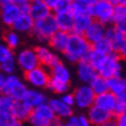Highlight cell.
Masks as SVG:
<instances>
[{"label":"cell","instance_id":"cell-36","mask_svg":"<svg viewBox=\"0 0 126 126\" xmlns=\"http://www.w3.org/2000/svg\"><path fill=\"white\" fill-rule=\"evenodd\" d=\"M71 6H72V1L71 0H59L56 6L52 9L53 14H58V13H65V12L71 11Z\"/></svg>","mask_w":126,"mask_h":126},{"label":"cell","instance_id":"cell-23","mask_svg":"<svg viewBox=\"0 0 126 126\" xmlns=\"http://www.w3.org/2000/svg\"><path fill=\"white\" fill-rule=\"evenodd\" d=\"M116 101H117V96L108 90V92H105V93H102V94L96 95L94 104L99 108H102V109H104V110L110 111L111 112L112 108H113V105H115V103H116Z\"/></svg>","mask_w":126,"mask_h":126},{"label":"cell","instance_id":"cell-7","mask_svg":"<svg viewBox=\"0 0 126 126\" xmlns=\"http://www.w3.org/2000/svg\"><path fill=\"white\" fill-rule=\"evenodd\" d=\"M73 95H74V107L81 111H87L92 107L96 96L92 87L87 83H80L73 90Z\"/></svg>","mask_w":126,"mask_h":126},{"label":"cell","instance_id":"cell-3","mask_svg":"<svg viewBox=\"0 0 126 126\" xmlns=\"http://www.w3.org/2000/svg\"><path fill=\"white\" fill-rule=\"evenodd\" d=\"M27 83L21 80L20 77L13 73V74L5 75V80L2 87L0 89V94L11 96L14 101H22L27 93Z\"/></svg>","mask_w":126,"mask_h":126},{"label":"cell","instance_id":"cell-6","mask_svg":"<svg viewBox=\"0 0 126 126\" xmlns=\"http://www.w3.org/2000/svg\"><path fill=\"white\" fill-rule=\"evenodd\" d=\"M54 120H57V117L47 104V102L32 108L27 119L30 126H49Z\"/></svg>","mask_w":126,"mask_h":126},{"label":"cell","instance_id":"cell-28","mask_svg":"<svg viewBox=\"0 0 126 126\" xmlns=\"http://www.w3.org/2000/svg\"><path fill=\"white\" fill-rule=\"evenodd\" d=\"M126 86V77H112L108 79V88L109 92L115 94L116 96L122 92Z\"/></svg>","mask_w":126,"mask_h":126},{"label":"cell","instance_id":"cell-29","mask_svg":"<svg viewBox=\"0 0 126 126\" xmlns=\"http://www.w3.org/2000/svg\"><path fill=\"white\" fill-rule=\"evenodd\" d=\"M2 39H4V43L7 46H9L11 49L16 50L21 44V37H20V34L15 30H7L2 36Z\"/></svg>","mask_w":126,"mask_h":126},{"label":"cell","instance_id":"cell-56","mask_svg":"<svg viewBox=\"0 0 126 126\" xmlns=\"http://www.w3.org/2000/svg\"><path fill=\"white\" fill-rule=\"evenodd\" d=\"M71 1H74V0H71Z\"/></svg>","mask_w":126,"mask_h":126},{"label":"cell","instance_id":"cell-41","mask_svg":"<svg viewBox=\"0 0 126 126\" xmlns=\"http://www.w3.org/2000/svg\"><path fill=\"white\" fill-rule=\"evenodd\" d=\"M63 126H80V123H79V119H78V116H75L73 113L71 117H68L67 119L63 120Z\"/></svg>","mask_w":126,"mask_h":126},{"label":"cell","instance_id":"cell-40","mask_svg":"<svg viewBox=\"0 0 126 126\" xmlns=\"http://www.w3.org/2000/svg\"><path fill=\"white\" fill-rule=\"evenodd\" d=\"M112 26H113L120 34L126 36V17L119 20V21H117V22H115V23H112Z\"/></svg>","mask_w":126,"mask_h":126},{"label":"cell","instance_id":"cell-43","mask_svg":"<svg viewBox=\"0 0 126 126\" xmlns=\"http://www.w3.org/2000/svg\"><path fill=\"white\" fill-rule=\"evenodd\" d=\"M78 119H79V123H80V126H93L89 122V119L87 118V116L84 113H81V115L78 116Z\"/></svg>","mask_w":126,"mask_h":126},{"label":"cell","instance_id":"cell-54","mask_svg":"<svg viewBox=\"0 0 126 126\" xmlns=\"http://www.w3.org/2000/svg\"><path fill=\"white\" fill-rule=\"evenodd\" d=\"M8 1H11V0H0V5L6 4V2H8Z\"/></svg>","mask_w":126,"mask_h":126},{"label":"cell","instance_id":"cell-17","mask_svg":"<svg viewBox=\"0 0 126 126\" xmlns=\"http://www.w3.org/2000/svg\"><path fill=\"white\" fill-rule=\"evenodd\" d=\"M50 69V77L56 80L63 81V82H67L71 83L72 82V71L68 67V65L65 61L60 60L54 66H52Z\"/></svg>","mask_w":126,"mask_h":126},{"label":"cell","instance_id":"cell-5","mask_svg":"<svg viewBox=\"0 0 126 126\" xmlns=\"http://www.w3.org/2000/svg\"><path fill=\"white\" fill-rule=\"evenodd\" d=\"M24 82L28 87L36 88V89H43L45 90L47 88L50 77V69L43 65L36 66L35 68L24 72Z\"/></svg>","mask_w":126,"mask_h":126},{"label":"cell","instance_id":"cell-49","mask_svg":"<svg viewBox=\"0 0 126 126\" xmlns=\"http://www.w3.org/2000/svg\"><path fill=\"white\" fill-rule=\"evenodd\" d=\"M78 1H80V2H83V4L88 5V6H92V5L95 2L96 0H78Z\"/></svg>","mask_w":126,"mask_h":126},{"label":"cell","instance_id":"cell-22","mask_svg":"<svg viewBox=\"0 0 126 126\" xmlns=\"http://www.w3.org/2000/svg\"><path fill=\"white\" fill-rule=\"evenodd\" d=\"M105 37L110 39L111 44H112V49L115 52H117L122 45L126 42V36L120 34L117 29H116L112 24L107 26V30H105Z\"/></svg>","mask_w":126,"mask_h":126},{"label":"cell","instance_id":"cell-48","mask_svg":"<svg viewBox=\"0 0 126 126\" xmlns=\"http://www.w3.org/2000/svg\"><path fill=\"white\" fill-rule=\"evenodd\" d=\"M11 1H13L14 4H16V5H23V4H28L30 0H11Z\"/></svg>","mask_w":126,"mask_h":126},{"label":"cell","instance_id":"cell-32","mask_svg":"<svg viewBox=\"0 0 126 126\" xmlns=\"http://www.w3.org/2000/svg\"><path fill=\"white\" fill-rule=\"evenodd\" d=\"M17 119L9 110H0V126H14Z\"/></svg>","mask_w":126,"mask_h":126},{"label":"cell","instance_id":"cell-47","mask_svg":"<svg viewBox=\"0 0 126 126\" xmlns=\"http://www.w3.org/2000/svg\"><path fill=\"white\" fill-rule=\"evenodd\" d=\"M99 126H117V124H116L115 119L111 118L110 120H108V122H105L104 124H102V125H99Z\"/></svg>","mask_w":126,"mask_h":126},{"label":"cell","instance_id":"cell-13","mask_svg":"<svg viewBox=\"0 0 126 126\" xmlns=\"http://www.w3.org/2000/svg\"><path fill=\"white\" fill-rule=\"evenodd\" d=\"M47 104L50 105V108L52 109L53 113L56 115L58 120H65L68 117L74 113L73 111V108L67 105L66 103H64L61 98L58 96V97H51V98L47 99Z\"/></svg>","mask_w":126,"mask_h":126},{"label":"cell","instance_id":"cell-20","mask_svg":"<svg viewBox=\"0 0 126 126\" xmlns=\"http://www.w3.org/2000/svg\"><path fill=\"white\" fill-rule=\"evenodd\" d=\"M52 12L43 0H30L29 1V14L34 20H38L45 17Z\"/></svg>","mask_w":126,"mask_h":126},{"label":"cell","instance_id":"cell-31","mask_svg":"<svg viewBox=\"0 0 126 126\" xmlns=\"http://www.w3.org/2000/svg\"><path fill=\"white\" fill-rule=\"evenodd\" d=\"M93 49L97 50L99 52H102L104 54H109L111 52H113V49H112V44H111L110 39L107 38V37H103L102 39L97 41L96 43H94L92 45Z\"/></svg>","mask_w":126,"mask_h":126},{"label":"cell","instance_id":"cell-50","mask_svg":"<svg viewBox=\"0 0 126 126\" xmlns=\"http://www.w3.org/2000/svg\"><path fill=\"white\" fill-rule=\"evenodd\" d=\"M49 126H63V123H61V120H54L53 123H51Z\"/></svg>","mask_w":126,"mask_h":126},{"label":"cell","instance_id":"cell-14","mask_svg":"<svg viewBox=\"0 0 126 126\" xmlns=\"http://www.w3.org/2000/svg\"><path fill=\"white\" fill-rule=\"evenodd\" d=\"M86 116H87V118L89 119V122L93 126H99L108 120H110L111 118H113V116L110 111L104 110V109L97 107L95 104H93L92 107L86 111Z\"/></svg>","mask_w":126,"mask_h":126},{"label":"cell","instance_id":"cell-39","mask_svg":"<svg viewBox=\"0 0 126 126\" xmlns=\"http://www.w3.org/2000/svg\"><path fill=\"white\" fill-rule=\"evenodd\" d=\"M61 98V101L64 102V103H66L67 105H69V107L74 108V95H73V92H66L64 93L63 95L59 96Z\"/></svg>","mask_w":126,"mask_h":126},{"label":"cell","instance_id":"cell-46","mask_svg":"<svg viewBox=\"0 0 126 126\" xmlns=\"http://www.w3.org/2000/svg\"><path fill=\"white\" fill-rule=\"evenodd\" d=\"M117 99H119V101H123V102H125V103H126V86H125V88L123 89L122 92H120L118 95H117Z\"/></svg>","mask_w":126,"mask_h":126},{"label":"cell","instance_id":"cell-15","mask_svg":"<svg viewBox=\"0 0 126 126\" xmlns=\"http://www.w3.org/2000/svg\"><path fill=\"white\" fill-rule=\"evenodd\" d=\"M105 30H107V26L105 24L98 22L96 20H93V22L89 24V27L84 30L83 36L84 38L93 45L97 41L105 37Z\"/></svg>","mask_w":126,"mask_h":126},{"label":"cell","instance_id":"cell-9","mask_svg":"<svg viewBox=\"0 0 126 126\" xmlns=\"http://www.w3.org/2000/svg\"><path fill=\"white\" fill-rule=\"evenodd\" d=\"M15 61L17 67L23 73L30 71L39 65V61L37 59L34 47H23L15 53Z\"/></svg>","mask_w":126,"mask_h":126},{"label":"cell","instance_id":"cell-45","mask_svg":"<svg viewBox=\"0 0 126 126\" xmlns=\"http://www.w3.org/2000/svg\"><path fill=\"white\" fill-rule=\"evenodd\" d=\"M44 1V4L47 6V7L51 9V12H52V9H53V7L56 6V4H57L59 0H43Z\"/></svg>","mask_w":126,"mask_h":126},{"label":"cell","instance_id":"cell-4","mask_svg":"<svg viewBox=\"0 0 126 126\" xmlns=\"http://www.w3.org/2000/svg\"><path fill=\"white\" fill-rule=\"evenodd\" d=\"M124 72H125V61L119 57L117 52L113 51L107 54L105 61L97 71V74L105 79H110L112 77H123Z\"/></svg>","mask_w":126,"mask_h":126},{"label":"cell","instance_id":"cell-10","mask_svg":"<svg viewBox=\"0 0 126 126\" xmlns=\"http://www.w3.org/2000/svg\"><path fill=\"white\" fill-rule=\"evenodd\" d=\"M34 49L36 56H37V59L39 61V65L45 66L47 68H51L52 66H54L57 63L61 60L60 54L53 51L49 45H45V43H39Z\"/></svg>","mask_w":126,"mask_h":126},{"label":"cell","instance_id":"cell-21","mask_svg":"<svg viewBox=\"0 0 126 126\" xmlns=\"http://www.w3.org/2000/svg\"><path fill=\"white\" fill-rule=\"evenodd\" d=\"M54 20L57 23V28L59 30L66 31V32H72L73 22H74V15L72 12H65V13H58L53 14Z\"/></svg>","mask_w":126,"mask_h":126},{"label":"cell","instance_id":"cell-27","mask_svg":"<svg viewBox=\"0 0 126 126\" xmlns=\"http://www.w3.org/2000/svg\"><path fill=\"white\" fill-rule=\"evenodd\" d=\"M51 93H53L54 95L60 96L63 95L64 93L69 92L71 90V83H67V82H63V81L56 80V79H50L49 84H47V88Z\"/></svg>","mask_w":126,"mask_h":126},{"label":"cell","instance_id":"cell-19","mask_svg":"<svg viewBox=\"0 0 126 126\" xmlns=\"http://www.w3.org/2000/svg\"><path fill=\"white\" fill-rule=\"evenodd\" d=\"M34 21L29 13H21L11 28L19 34H30L34 27Z\"/></svg>","mask_w":126,"mask_h":126},{"label":"cell","instance_id":"cell-42","mask_svg":"<svg viewBox=\"0 0 126 126\" xmlns=\"http://www.w3.org/2000/svg\"><path fill=\"white\" fill-rule=\"evenodd\" d=\"M113 119H115L117 126H126V112L117 116V117H113Z\"/></svg>","mask_w":126,"mask_h":126},{"label":"cell","instance_id":"cell-24","mask_svg":"<svg viewBox=\"0 0 126 126\" xmlns=\"http://www.w3.org/2000/svg\"><path fill=\"white\" fill-rule=\"evenodd\" d=\"M11 111L12 113L14 115V117L17 119V122L24 123L27 122L28 117L30 115L31 108L28 107L23 101H14V104H13Z\"/></svg>","mask_w":126,"mask_h":126},{"label":"cell","instance_id":"cell-16","mask_svg":"<svg viewBox=\"0 0 126 126\" xmlns=\"http://www.w3.org/2000/svg\"><path fill=\"white\" fill-rule=\"evenodd\" d=\"M47 99H49V97L44 93L43 89H36V88L28 87L27 93H26L22 101L27 104L28 107H30L32 109V108L38 107L43 103H46Z\"/></svg>","mask_w":126,"mask_h":126},{"label":"cell","instance_id":"cell-1","mask_svg":"<svg viewBox=\"0 0 126 126\" xmlns=\"http://www.w3.org/2000/svg\"><path fill=\"white\" fill-rule=\"evenodd\" d=\"M90 49H92V44L84 38L83 35L69 32L67 45L61 54L66 63L75 65L78 61L87 58Z\"/></svg>","mask_w":126,"mask_h":126},{"label":"cell","instance_id":"cell-30","mask_svg":"<svg viewBox=\"0 0 126 126\" xmlns=\"http://www.w3.org/2000/svg\"><path fill=\"white\" fill-rule=\"evenodd\" d=\"M89 86L92 87L93 92L95 93V95H98V94H102V93H105L109 90V88H108V79L101 77L98 74L93 79L92 82L89 83Z\"/></svg>","mask_w":126,"mask_h":126},{"label":"cell","instance_id":"cell-37","mask_svg":"<svg viewBox=\"0 0 126 126\" xmlns=\"http://www.w3.org/2000/svg\"><path fill=\"white\" fill-rule=\"evenodd\" d=\"M13 104H14V99L12 98L11 96L1 94V98H0V110H9L11 111Z\"/></svg>","mask_w":126,"mask_h":126},{"label":"cell","instance_id":"cell-35","mask_svg":"<svg viewBox=\"0 0 126 126\" xmlns=\"http://www.w3.org/2000/svg\"><path fill=\"white\" fill-rule=\"evenodd\" d=\"M16 68H17V65H16L15 58H14V59H11V60L4 61V63H0V72L4 73L5 75L15 73Z\"/></svg>","mask_w":126,"mask_h":126},{"label":"cell","instance_id":"cell-33","mask_svg":"<svg viewBox=\"0 0 126 126\" xmlns=\"http://www.w3.org/2000/svg\"><path fill=\"white\" fill-rule=\"evenodd\" d=\"M71 12L73 15H80V14H90V6L80 2L78 0L72 1V6H71Z\"/></svg>","mask_w":126,"mask_h":126},{"label":"cell","instance_id":"cell-8","mask_svg":"<svg viewBox=\"0 0 126 126\" xmlns=\"http://www.w3.org/2000/svg\"><path fill=\"white\" fill-rule=\"evenodd\" d=\"M113 7L115 6L110 4L108 0H96L90 6V15L94 20L103 23L105 26H109L112 22Z\"/></svg>","mask_w":126,"mask_h":126},{"label":"cell","instance_id":"cell-11","mask_svg":"<svg viewBox=\"0 0 126 126\" xmlns=\"http://www.w3.org/2000/svg\"><path fill=\"white\" fill-rule=\"evenodd\" d=\"M21 14L19 5L13 1H8L6 4L0 5V21L6 27H12L15 20Z\"/></svg>","mask_w":126,"mask_h":126},{"label":"cell","instance_id":"cell-55","mask_svg":"<svg viewBox=\"0 0 126 126\" xmlns=\"http://www.w3.org/2000/svg\"><path fill=\"white\" fill-rule=\"evenodd\" d=\"M0 98H1V94H0Z\"/></svg>","mask_w":126,"mask_h":126},{"label":"cell","instance_id":"cell-51","mask_svg":"<svg viewBox=\"0 0 126 126\" xmlns=\"http://www.w3.org/2000/svg\"><path fill=\"white\" fill-rule=\"evenodd\" d=\"M4 80H5V74H4V73H1V72H0V89H1V87H2Z\"/></svg>","mask_w":126,"mask_h":126},{"label":"cell","instance_id":"cell-52","mask_svg":"<svg viewBox=\"0 0 126 126\" xmlns=\"http://www.w3.org/2000/svg\"><path fill=\"white\" fill-rule=\"evenodd\" d=\"M108 1H109L110 4H112L113 6H115V5H118V2H119V0H108Z\"/></svg>","mask_w":126,"mask_h":126},{"label":"cell","instance_id":"cell-2","mask_svg":"<svg viewBox=\"0 0 126 126\" xmlns=\"http://www.w3.org/2000/svg\"><path fill=\"white\" fill-rule=\"evenodd\" d=\"M57 23L54 20L53 13L49 14L45 17L35 20L34 27L30 34L37 39L39 43H46L47 39L54 34V31H57Z\"/></svg>","mask_w":126,"mask_h":126},{"label":"cell","instance_id":"cell-44","mask_svg":"<svg viewBox=\"0 0 126 126\" xmlns=\"http://www.w3.org/2000/svg\"><path fill=\"white\" fill-rule=\"evenodd\" d=\"M117 53H118L119 57L122 58L123 60L126 63V42L124 43V44L122 45V47H120V49L117 51Z\"/></svg>","mask_w":126,"mask_h":126},{"label":"cell","instance_id":"cell-18","mask_svg":"<svg viewBox=\"0 0 126 126\" xmlns=\"http://www.w3.org/2000/svg\"><path fill=\"white\" fill-rule=\"evenodd\" d=\"M68 37H69V32H66V31L59 30L54 31V34L47 39L46 44L51 47V49L56 51L57 53L61 54L64 52L66 45H67V42H68Z\"/></svg>","mask_w":126,"mask_h":126},{"label":"cell","instance_id":"cell-38","mask_svg":"<svg viewBox=\"0 0 126 126\" xmlns=\"http://www.w3.org/2000/svg\"><path fill=\"white\" fill-rule=\"evenodd\" d=\"M124 112H126V103L123 102V101L117 99L115 105H113V108H112V110H111V113H112L113 117H117V116L122 115Z\"/></svg>","mask_w":126,"mask_h":126},{"label":"cell","instance_id":"cell-34","mask_svg":"<svg viewBox=\"0 0 126 126\" xmlns=\"http://www.w3.org/2000/svg\"><path fill=\"white\" fill-rule=\"evenodd\" d=\"M15 58V50L11 49L5 43H0V63Z\"/></svg>","mask_w":126,"mask_h":126},{"label":"cell","instance_id":"cell-12","mask_svg":"<svg viewBox=\"0 0 126 126\" xmlns=\"http://www.w3.org/2000/svg\"><path fill=\"white\" fill-rule=\"evenodd\" d=\"M75 75L80 83L89 84L93 79L97 75V71L86 59H83L75 64Z\"/></svg>","mask_w":126,"mask_h":126},{"label":"cell","instance_id":"cell-25","mask_svg":"<svg viewBox=\"0 0 126 126\" xmlns=\"http://www.w3.org/2000/svg\"><path fill=\"white\" fill-rule=\"evenodd\" d=\"M93 16L90 14H80L74 15V22H73L72 32L74 34L83 35L84 30L89 27V24L93 22Z\"/></svg>","mask_w":126,"mask_h":126},{"label":"cell","instance_id":"cell-53","mask_svg":"<svg viewBox=\"0 0 126 126\" xmlns=\"http://www.w3.org/2000/svg\"><path fill=\"white\" fill-rule=\"evenodd\" d=\"M119 5H123V6H126V0H119Z\"/></svg>","mask_w":126,"mask_h":126},{"label":"cell","instance_id":"cell-26","mask_svg":"<svg viewBox=\"0 0 126 126\" xmlns=\"http://www.w3.org/2000/svg\"><path fill=\"white\" fill-rule=\"evenodd\" d=\"M105 58H107V54L102 53V52H99V51H97V50L92 47L90 51H89V53H88L87 58H86V60H87L96 71H98V69L101 68V66L103 65V63L105 61Z\"/></svg>","mask_w":126,"mask_h":126}]
</instances>
